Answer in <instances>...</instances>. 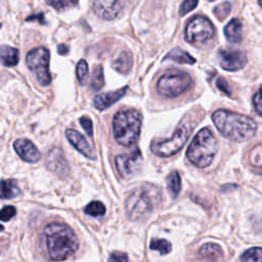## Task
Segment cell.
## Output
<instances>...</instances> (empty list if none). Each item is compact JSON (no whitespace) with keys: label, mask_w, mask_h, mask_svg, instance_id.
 Segmentation results:
<instances>
[{"label":"cell","mask_w":262,"mask_h":262,"mask_svg":"<svg viewBox=\"0 0 262 262\" xmlns=\"http://www.w3.org/2000/svg\"><path fill=\"white\" fill-rule=\"evenodd\" d=\"M44 239L51 260H66L79 248V241L75 232L64 223L48 224L44 228Z\"/></svg>","instance_id":"cell-1"},{"label":"cell","mask_w":262,"mask_h":262,"mask_svg":"<svg viewBox=\"0 0 262 262\" xmlns=\"http://www.w3.org/2000/svg\"><path fill=\"white\" fill-rule=\"evenodd\" d=\"M213 122L218 131L232 141H245L252 138L256 131V122L245 115L226 110H217L212 115Z\"/></svg>","instance_id":"cell-2"},{"label":"cell","mask_w":262,"mask_h":262,"mask_svg":"<svg viewBox=\"0 0 262 262\" xmlns=\"http://www.w3.org/2000/svg\"><path fill=\"white\" fill-rule=\"evenodd\" d=\"M161 199L160 190L151 184L135 188L125 202L126 213L131 220H138L149 214Z\"/></svg>","instance_id":"cell-3"},{"label":"cell","mask_w":262,"mask_h":262,"mask_svg":"<svg viewBox=\"0 0 262 262\" xmlns=\"http://www.w3.org/2000/svg\"><path fill=\"white\" fill-rule=\"evenodd\" d=\"M141 128V115L136 110L118 112L113 120V131L116 141L126 147L135 144Z\"/></svg>","instance_id":"cell-4"},{"label":"cell","mask_w":262,"mask_h":262,"mask_svg":"<svg viewBox=\"0 0 262 262\" xmlns=\"http://www.w3.org/2000/svg\"><path fill=\"white\" fill-rule=\"evenodd\" d=\"M217 148L218 144L216 138L209 129L205 128L200 130L190 142L186 157L194 166L205 168L212 163Z\"/></svg>","instance_id":"cell-5"},{"label":"cell","mask_w":262,"mask_h":262,"mask_svg":"<svg viewBox=\"0 0 262 262\" xmlns=\"http://www.w3.org/2000/svg\"><path fill=\"white\" fill-rule=\"evenodd\" d=\"M192 86L191 77L184 72H172L162 75L157 82V90L164 97H177Z\"/></svg>","instance_id":"cell-6"},{"label":"cell","mask_w":262,"mask_h":262,"mask_svg":"<svg viewBox=\"0 0 262 262\" xmlns=\"http://www.w3.org/2000/svg\"><path fill=\"white\" fill-rule=\"evenodd\" d=\"M190 135L187 124H181L175 130L173 136L164 140H155L150 144L151 151L159 157H170L178 152L186 143Z\"/></svg>","instance_id":"cell-7"},{"label":"cell","mask_w":262,"mask_h":262,"mask_svg":"<svg viewBox=\"0 0 262 262\" xmlns=\"http://www.w3.org/2000/svg\"><path fill=\"white\" fill-rule=\"evenodd\" d=\"M214 26L209 18L203 15L192 16L184 31L185 40L193 45H200L206 43L214 35Z\"/></svg>","instance_id":"cell-8"},{"label":"cell","mask_w":262,"mask_h":262,"mask_svg":"<svg viewBox=\"0 0 262 262\" xmlns=\"http://www.w3.org/2000/svg\"><path fill=\"white\" fill-rule=\"evenodd\" d=\"M28 68L36 75L42 86H48L51 82L49 72V51L45 47H37L31 50L26 57Z\"/></svg>","instance_id":"cell-9"},{"label":"cell","mask_w":262,"mask_h":262,"mask_svg":"<svg viewBox=\"0 0 262 262\" xmlns=\"http://www.w3.org/2000/svg\"><path fill=\"white\" fill-rule=\"evenodd\" d=\"M116 168L124 179H129L137 174L142 164V156L139 148H135L129 154L117 156L115 159Z\"/></svg>","instance_id":"cell-10"},{"label":"cell","mask_w":262,"mask_h":262,"mask_svg":"<svg viewBox=\"0 0 262 262\" xmlns=\"http://www.w3.org/2000/svg\"><path fill=\"white\" fill-rule=\"evenodd\" d=\"M218 58L222 69L231 72L241 70L247 62V56L241 50L221 49L218 52Z\"/></svg>","instance_id":"cell-11"},{"label":"cell","mask_w":262,"mask_h":262,"mask_svg":"<svg viewBox=\"0 0 262 262\" xmlns=\"http://www.w3.org/2000/svg\"><path fill=\"white\" fill-rule=\"evenodd\" d=\"M92 9L100 18L115 19L122 11L121 0H93Z\"/></svg>","instance_id":"cell-12"},{"label":"cell","mask_w":262,"mask_h":262,"mask_svg":"<svg viewBox=\"0 0 262 262\" xmlns=\"http://www.w3.org/2000/svg\"><path fill=\"white\" fill-rule=\"evenodd\" d=\"M13 147L16 154L28 163H36L40 160V151L36 147V145L30 141L29 139L19 138L13 142Z\"/></svg>","instance_id":"cell-13"},{"label":"cell","mask_w":262,"mask_h":262,"mask_svg":"<svg viewBox=\"0 0 262 262\" xmlns=\"http://www.w3.org/2000/svg\"><path fill=\"white\" fill-rule=\"evenodd\" d=\"M46 164L50 171L53 173L59 175V176H66L69 174V166L67 163V160L63 157V154L61 149L54 147L52 148L46 158Z\"/></svg>","instance_id":"cell-14"},{"label":"cell","mask_w":262,"mask_h":262,"mask_svg":"<svg viewBox=\"0 0 262 262\" xmlns=\"http://www.w3.org/2000/svg\"><path fill=\"white\" fill-rule=\"evenodd\" d=\"M66 136L70 143L82 155H84L86 158L89 159H95V152L93 148L91 147L90 143L85 139V137L79 133L77 130L74 129H67L66 130Z\"/></svg>","instance_id":"cell-15"},{"label":"cell","mask_w":262,"mask_h":262,"mask_svg":"<svg viewBox=\"0 0 262 262\" xmlns=\"http://www.w3.org/2000/svg\"><path fill=\"white\" fill-rule=\"evenodd\" d=\"M127 89H128V87H123L118 90L111 91L107 93H101V94L95 96L94 100H93L94 106L99 111L110 107L112 104H114L116 101H118L122 96H124L126 94Z\"/></svg>","instance_id":"cell-16"},{"label":"cell","mask_w":262,"mask_h":262,"mask_svg":"<svg viewBox=\"0 0 262 262\" xmlns=\"http://www.w3.org/2000/svg\"><path fill=\"white\" fill-rule=\"evenodd\" d=\"M224 35L230 43H238L242 39V23L232 18L224 28Z\"/></svg>","instance_id":"cell-17"},{"label":"cell","mask_w":262,"mask_h":262,"mask_svg":"<svg viewBox=\"0 0 262 262\" xmlns=\"http://www.w3.org/2000/svg\"><path fill=\"white\" fill-rule=\"evenodd\" d=\"M199 254L202 258L208 260H221L223 258V251L217 244L207 243L203 245L200 250Z\"/></svg>","instance_id":"cell-18"},{"label":"cell","mask_w":262,"mask_h":262,"mask_svg":"<svg viewBox=\"0 0 262 262\" xmlns=\"http://www.w3.org/2000/svg\"><path fill=\"white\" fill-rule=\"evenodd\" d=\"M19 60L18 50L14 47L3 45L1 47V61L5 67L16 66Z\"/></svg>","instance_id":"cell-19"},{"label":"cell","mask_w":262,"mask_h":262,"mask_svg":"<svg viewBox=\"0 0 262 262\" xmlns=\"http://www.w3.org/2000/svg\"><path fill=\"white\" fill-rule=\"evenodd\" d=\"M164 59H170L178 63H187V64H193L195 62L194 57H192L188 52L180 48H174L171 51H169L167 55L164 57Z\"/></svg>","instance_id":"cell-20"},{"label":"cell","mask_w":262,"mask_h":262,"mask_svg":"<svg viewBox=\"0 0 262 262\" xmlns=\"http://www.w3.org/2000/svg\"><path fill=\"white\" fill-rule=\"evenodd\" d=\"M113 67L121 74H128L132 67L131 55L126 51L121 52L120 55L114 60Z\"/></svg>","instance_id":"cell-21"},{"label":"cell","mask_w":262,"mask_h":262,"mask_svg":"<svg viewBox=\"0 0 262 262\" xmlns=\"http://www.w3.org/2000/svg\"><path fill=\"white\" fill-rule=\"evenodd\" d=\"M20 193V189L17 184L12 179H3L1 181V198L2 199H11Z\"/></svg>","instance_id":"cell-22"},{"label":"cell","mask_w":262,"mask_h":262,"mask_svg":"<svg viewBox=\"0 0 262 262\" xmlns=\"http://www.w3.org/2000/svg\"><path fill=\"white\" fill-rule=\"evenodd\" d=\"M167 188L172 198H176L181 188V180L178 172L173 171L167 177Z\"/></svg>","instance_id":"cell-23"},{"label":"cell","mask_w":262,"mask_h":262,"mask_svg":"<svg viewBox=\"0 0 262 262\" xmlns=\"http://www.w3.org/2000/svg\"><path fill=\"white\" fill-rule=\"evenodd\" d=\"M104 84V78H103V70L101 66H96L91 74L90 78V87L92 90L96 91L99 90Z\"/></svg>","instance_id":"cell-24"},{"label":"cell","mask_w":262,"mask_h":262,"mask_svg":"<svg viewBox=\"0 0 262 262\" xmlns=\"http://www.w3.org/2000/svg\"><path fill=\"white\" fill-rule=\"evenodd\" d=\"M239 259L245 262H251V261L262 262V248H259V247L251 248L246 252H244V254H242Z\"/></svg>","instance_id":"cell-25"},{"label":"cell","mask_w":262,"mask_h":262,"mask_svg":"<svg viewBox=\"0 0 262 262\" xmlns=\"http://www.w3.org/2000/svg\"><path fill=\"white\" fill-rule=\"evenodd\" d=\"M84 212L87 215L93 216V217H98V216H102L105 213V207L101 202L98 201H93L91 203H89L85 209Z\"/></svg>","instance_id":"cell-26"},{"label":"cell","mask_w":262,"mask_h":262,"mask_svg":"<svg viewBox=\"0 0 262 262\" xmlns=\"http://www.w3.org/2000/svg\"><path fill=\"white\" fill-rule=\"evenodd\" d=\"M150 249L151 250H156L159 251L161 253V255H166L168 253L171 252V244L164 238H157V239H152L150 242Z\"/></svg>","instance_id":"cell-27"},{"label":"cell","mask_w":262,"mask_h":262,"mask_svg":"<svg viewBox=\"0 0 262 262\" xmlns=\"http://www.w3.org/2000/svg\"><path fill=\"white\" fill-rule=\"evenodd\" d=\"M76 74H77V78L80 82L81 85H85L88 79V64L86 62V60L81 59L76 68Z\"/></svg>","instance_id":"cell-28"},{"label":"cell","mask_w":262,"mask_h":262,"mask_svg":"<svg viewBox=\"0 0 262 262\" xmlns=\"http://www.w3.org/2000/svg\"><path fill=\"white\" fill-rule=\"evenodd\" d=\"M46 3L52 6L57 11H62L69 7L75 6L78 3V0H45Z\"/></svg>","instance_id":"cell-29"},{"label":"cell","mask_w":262,"mask_h":262,"mask_svg":"<svg viewBox=\"0 0 262 262\" xmlns=\"http://www.w3.org/2000/svg\"><path fill=\"white\" fill-rule=\"evenodd\" d=\"M250 162L253 166L262 170V144L255 146L251 150Z\"/></svg>","instance_id":"cell-30"},{"label":"cell","mask_w":262,"mask_h":262,"mask_svg":"<svg viewBox=\"0 0 262 262\" xmlns=\"http://www.w3.org/2000/svg\"><path fill=\"white\" fill-rule=\"evenodd\" d=\"M230 10H231V6H230L229 2H223L219 5H217L214 8L213 12L219 20H223L224 18H226L228 16V14L230 13Z\"/></svg>","instance_id":"cell-31"},{"label":"cell","mask_w":262,"mask_h":262,"mask_svg":"<svg viewBox=\"0 0 262 262\" xmlns=\"http://www.w3.org/2000/svg\"><path fill=\"white\" fill-rule=\"evenodd\" d=\"M199 3V0H183L179 7V14L181 16L187 14L191 10H193Z\"/></svg>","instance_id":"cell-32"},{"label":"cell","mask_w":262,"mask_h":262,"mask_svg":"<svg viewBox=\"0 0 262 262\" xmlns=\"http://www.w3.org/2000/svg\"><path fill=\"white\" fill-rule=\"evenodd\" d=\"M15 213H16V211H15V208L13 206H6L1 210L0 218H1L2 221L5 222V221L10 220L15 215Z\"/></svg>","instance_id":"cell-33"},{"label":"cell","mask_w":262,"mask_h":262,"mask_svg":"<svg viewBox=\"0 0 262 262\" xmlns=\"http://www.w3.org/2000/svg\"><path fill=\"white\" fill-rule=\"evenodd\" d=\"M253 104L256 110V112L262 116V86L259 88V90L255 93L253 97Z\"/></svg>","instance_id":"cell-34"},{"label":"cell","mask_w":262,"mask_h":262,"mask_svg":"<svg viewBox=\"0 0 262 262\" xmlns=\"http://www.w3.org/2000/svg\"><path fill=\"white\" fill-rule=\"evenodd\" d=\"M216 86L220 91H222L226 95H230V89H229L228 83L224 78H218L216 81Z\"/></svg>","instance_id":"cell-35"},{"label":"cell","mask_w":262,"mask_h":262,"mask_svg":"<svg viewBox=\"0 0 262 262\" xmlns=\"http://www.w3.org/2000/svg\"><path fill=\"white\" fill-rule=\"evenodd\" d=\"M80 123H81V126L83 127V129L85 130V132L88 134V135H92V122L91 120L88 118V117H82L80 119Z\"/></svg>","instance_id":"cell-36"},{"label":"cell","mask_w":262,"mask_h":262,"mask_svg":"<svg viewBox=\"0 0 262 262\" xmlns=\"http://www.w3.org/2000/svg\"><path fill=\"white\" fill-rule=\"evenodd\" d=\"M27 21H32V20H38L40 24L42 25H45L46 21H45V18H44V14L43 12H39V13H36V14H32L30 16H28L26 18Z\"/></svg>","instance_id":"cell-37"},{"label":"cell","mask_w":262,"mask_h":262,"mask_svg":"<svg viewBox=\"0 0 262 262\" xmlns=\"http://www.w3.org/2000/svg\"><path fill=\"white\" fill-rule=\"evenodd\" d=\"M108 260L111 261H127L128 260V256L124 253H119V252H116V253H113L111 254Z\"/></svg>","instance_id":"cell-38"},{"label":"cell","mask_w":262,"mask_h":262,"mask_svg":"<svg viewBox=\"0 0 262 262\" xmlns=\"http://www.w3.org/2000/svg\"><path fill=\"white\" fill-rule=\"evenodd\" d=\"M57 51L60 55H66L69 52V47L66 44H59L57 47Z\"/></svg>","instance_id":"cell-39"},{"label":"cell","mask_w":262,"mask_h":262,"mask_svg":"<svg viewBox=\"0 0 262 262\" xmlns=\"http://www.w3.org/2000/svg\"><path fill=\"white\" fill-rule=\"evenodd\" d=\"M258 2H259V4H260V6L262 7V0H258Z\"/></svg>","instance_id":"cell-40"},{"label":"cell","mask_w":262,"mask_h":262,"mask_svg":"<svg viewBox=\"0 0 262 262\" xmlns=\"http://www.w3.org/2000/svg\"><path fill=\"white\" fill-rule=\"evenodd\" d=\"M210 1H214V0H210Z\"/></svg>","instance_id":"cell-41"}]
</instances>
